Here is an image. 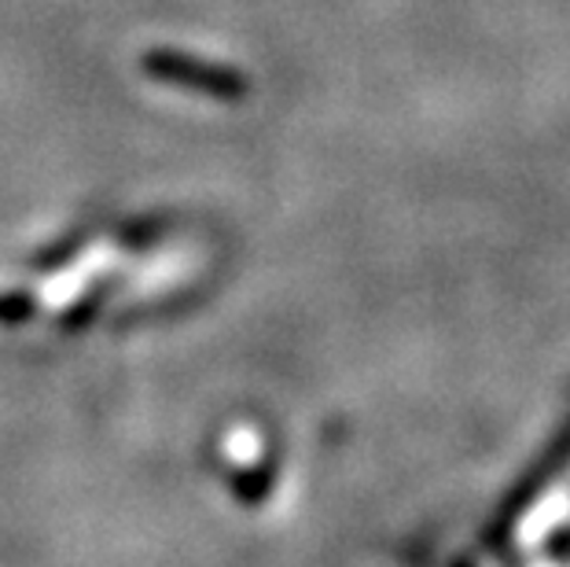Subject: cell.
I'll return each mask as SVG.
<instances>
[{
    "label": "cell",
    "instance_id": "1",
    "mask_svg": "<svg viewBox=\"0 0 570 567\" xmlns=\"http://www.w3.org/2000/svg\"><path fill=\"white\" fill-rule=\"evenodd\" d=\"M151 70H159L166 78H177V81H191V86H206L217 96H239L244 92V81L236 75H217V70H199V67H185L180 59H163V63H151Z\"/></svg>",
    "mask_w": 570,
    "mask_h": 567
}]
</instances>
